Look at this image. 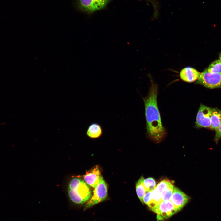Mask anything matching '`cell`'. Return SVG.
<instances>
[{
    "instance_id": "obj_7",
    "label": "cell",
    "mask_w": 221,
    "mask_h": 221,
    "mask_svg": "<svg viewBox=\"0 0 221 221\" xmlns=\"http://www.w3.org/2000/svg\"><path fill=\"white\" fill-rule=\"evenodd\" d=\"M151 210L157 214V219L160 221L167 219L178 212L170 200L161 202Z\"/></svg>"
},
{
    "instance_id": "obj_1",
    "label": "cell",
    "mask_w": 221,
    "mask_h": 221,
    "mask_svg": "<svg viewBox=\"0 0 221 221\" xmlns=\"http://www.w3.org/2000/svg\"><path fill=\"white\" fill-rule=\"evenodd\" d=\"M147 95L143 97L145 110L147 134L155 141L159 142L166 134L165 128L163 126L157 103L158 87L152 81Z\"/></svg>"
},
{
    "instance_id": "obj_13",
    "label": "cell",
    "mask_w": 221,
    "mask_h": 221,
    "mask_svg": "<svg viewBox=\"0 0 221 221\" xmlns=\"http://www.w3.org/2000/svg\"><path fill=\"white\" fill-rule=\"evenodd\" d=\"M144 179L143 177L141 176L137 182L136 185L137 195L140 201L142 204H143V197L147 192L144 185Z\"/></svg>"
},
{
    "instance_id": "obj_2",
    "label": "cell",
    "mask_w": 221,
    "mask_h": 221,
    "mask_svg": "<svg viewBox=\"0 0 221 221\" xmlns=\"http://www.w3.org/2000/svg\"><path fill=\"white\" fill-rule=\"evenodd\" d=\"M68 192L70 200L77 204H83L87 202L92 195L89 186L83 180L77 177L70 180Z\"/></svg>"
},
{
    "instance_id": "obj_11",
    "label": "cell",
    "mask_w": 221,
    "mask_h": 221,
    "mask_svg": "<svg viewBox=\"0 0 221 221\" xmlns=\"http://www.w3.org/2000/svg\"><path fill=\"white\" fill-rule=\"evenodd\" d=\"M103 133V130L101 126L98 123H93L88 127L86 134L91 138L95 139L100 137Z\"/></svg>"
},
{
    "instance_id": "obj_18",
    "label": "cell",
    "mask_w": 221,
    "mask_h": 221,
    "mask_svg": "<svg viewBox=\"0 0 221 221\" xmlns=\"http://www.w3.org/2000/svg\"><path fill=\"white\" fill-rule=\"evenodd\" d=\"M219 60H221V52L219 54Z\"/></svg>"
},
{
    "instance_id": "obj_16",
    "label": "cell",
    "mask_w": 221,
    "mask_h": 221,
    "mask_svg": "<svg viewBox=\"0 0 221 221\" xmlns=\"http://www.w3.org/2000/svg\"><path fill=\"white\" fill-rule=\"evenodd\" d=\"M144 0L152 5L154 10L153 17L155 18L157 17L159 14L160 8V4L158 0Z\"/></svg>"
},
{
    "instance_id": "obj_9",
    "label": "cell",
    "mask_w": 221,
    "mask_h": 221,
    "mask_svg": "<svg viewBox=\"0 0 221 221\" xmlns=\"http://www.w3.org/2000/svg\"><path fill=\"white\" fill-rule=\"evenodd\" d=\"M103 178L98 166L87 172L83 175L84 181L89 186L93 188L98 185Z\"/></svg>"
},
{
    "instance_id": "obj_17",
    "label": "cell",
    "mask_w": 221,
    "mask_h": 221,
    "mask_svg": "<svg viewBox=\"0 0 221 221\" xmlns=\"http://www.w3.org/2000/svg\"><path fill=\"white\" fill-rule=\"evenodd\" d=\"M215 131L214 141L217 144L219 141L221 139V123Z\"/></svg>"
},
{
    "instance_id": "obj_8",
    "label": "cell",
    "mask_w": 221,
    "mask_h": 221,
    "mask_svg": "<svg viewBox=\"0 0 221 221\" xmlns=\"http://www.w3.org/2000/svg\"><path fill=\"white\" fill-rule=\"evenodd\" d=\"M189 197L178 188H174L173 193L170 200L178 212L188 202Z\"/></svg>"
},
{
    "instance_id": "obj_14",
    "label": "cell",
    "mask_w": 221,
    "mask_h": 221,
    "mask_svg": "<svg viewBox=\"0 0 221 221\" xmlns=\"http://www.w3.org/2000/svg\"><path fill=\"white\" fill-rule=\"evenodd\" d=\"M207 71L211 73L221 72V60H216L212 62L207 68Z\"/></svg>"
},
{
    "instance_id": "obj_12",
    "label": "cell",
    "mask_w": 221,
    "mask_h": 221,
    "mask_svg": "<svg viewBox=\"0 0 221 221\" xmlns=\"http://www.w3.org/2000/svg\"><path fill=\"white\" fill-rule=\"evenodd\" d=\"M221 123V110L217 108H213L210 128L216 131Z\"/></svg>"
},
{
    "instance_id": "obj_15",
    "label": "cell",
    "mask_w": 221,
    "mask_h": 221,
    "mask_svg": "<svg viewBox=\"0 0 221 221\" xmlns=\"http://www.w3.org/2000/svg\"><path fill=\"white\" fill-rule=\"evenodd\" d=\"M143 184L147 192L153 190L156 186L155 180L152 177L144 179Z\"/></svg>"
},
{
    "instance_id": "obj_10",
    "label": "cell",
    "mask_w": 221,
    "mask_h": 221,
    "mask_svg": "<svg viewBox=\"0 0 221 221\" xmlns=\"http://www.w3.org/2000/svg\"><path fill=\"white\" fill-rule=\"evenodd\" d=\"M200 73L195 69L187 67L181 70L180 76L181 79L183 81L192 83L198 80Z\"/></svg>"
},
{
    "instance_id": "obj_6",
    "label": "cell",
    "mask_w": 221,
    "mask_h": 221,
    "mask_svg": "<svg viewBox=\"0 0 221 221\" xmlns=\"http://www.w3.org/2000/svg\"><path fill=\"white\" fill-rule=\"evenodd\" d=\"M213 108L201 104L196 115L195 127L210 128Z\"/></svg>"
},
{
    "instance_id": "obj_4",
    "label": "cell",
    "mask_w": 221,
    "mask_h": 221,
    "mask_svg": "<svg viewBox=\"0 0 221 221\" xmlns=\"http://www.w3.org/2000/svg\"><path fill=\"white\" fill-rule=\"evenodd\" d=\"M195 84H200L209 89L221 88V72L211 73L207 68L200 73Z\"/></svg>"
},
{
    "instance_id": "obj_3",
    "label": "cell",
    "mask_w": 221,
    "mask_h": 221,
    "mask_svg": "<svg viewBox=\"0 0 221 221\" xmlns=\"http://www.w3.org/2000/svg\"><path fill=\"white\" fill-rule=\"evenodd\" d=\"M112 0H76L75 5L77 10L91 14L105 8Z\"/></svg>"
},
{
    "instance_id": "obj_5",
    "label": "cell",
    "mask_w": 221,
    "mask_h": 221,
    "mask_svg": "<svg viewBox=\"0 0 221 221\" xmlns=\"http://www.w3.org/2000/svg\"><path fill=\"white\" fill-rule=\"evenodd\" d=\"M107 196V187L103 178L93 191V195L85 206L84 210L106 200Z\"/></svg>"
}]
</instances>
